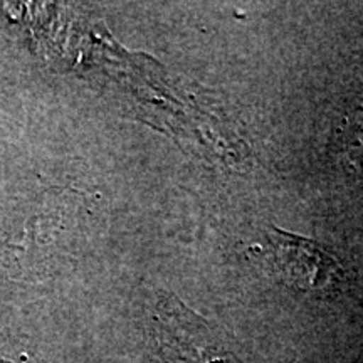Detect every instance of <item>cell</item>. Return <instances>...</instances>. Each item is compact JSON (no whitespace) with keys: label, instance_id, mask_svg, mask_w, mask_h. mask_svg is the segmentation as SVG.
<instances>
[{"label":"cell","instance_id":"obj_1","mask_svg":"<svg viewBox=\"0 0 363 363\" xmlns=\"http://www.w3.org/2000/svg\"><path fill=\"white\" fill-rule=\"evenodd\" d=\"M269 240L276 271L286 284L313 296L338 291L345 272L328 249L279 229H272Z\"/></svg>","mask_w":363,"mask_h":363},{"label":"cell","instance_id":"obj_2","mask_svg":"<svg viewBox=\"0 0 363 363\" xmlns=\"http://www.w3.org/2000/svg\"><path fill=\"white\" fill-rule=\"evenodd\" d=\"M162 363H230L207 323L172 298L160 303Z\"/></svg>","mask_w":363,"mask_h":363}]
</instances>
